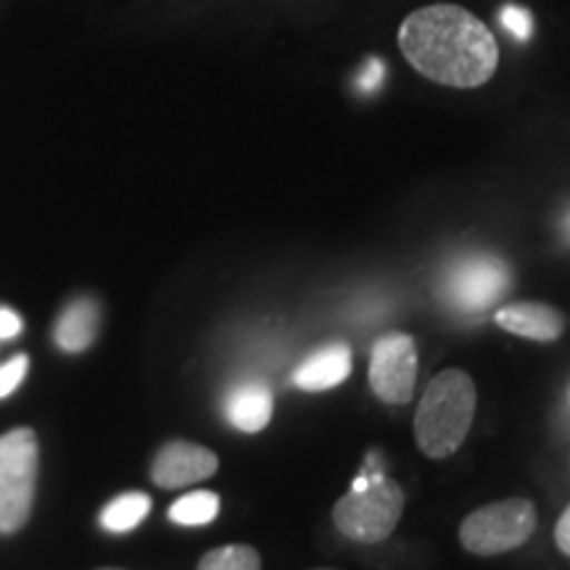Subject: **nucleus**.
I'll use <instances>...</instances> for the list:
<instances>
[{
	"label": "nucleus",
	"mask_w": 570,
	"mask_h": 570,
	"mask_svg": "<svg viewBox=\"0 0 570 570\" xmlns=\"http://www.w3.org/2000/svg\"><path fill=\"white\" fill-rule=\"evenodd\" d=\"M148 512H151V497L142 491H125L101 510V525L111 533H127L138 529Z\"/></svg>",
	"instance_id": "nucleus-13"
},
{
	"label": "nucleus",
	"mask_w": 570,
	"mask_h": 570,
	"mask_svg": "<svg viewBox=\"0 0 570 570\" xmlns=\"http://www.w3.org/2000/svg\"><path fill=\"white\" fill-rule=\"evenodd\" d=\"M554 541H558L560 552H566L570 558V508L562 512L558 525H554Z\"/></svg>",
	"instance_id": "nucleus-20"
},
{
	"label": "nucleus",
	"mask_w": 570,
	"mask_h": 570,
	"mask_svg": "<svg viewBox=\"0 0 570 570\" xmlns=\"http://www.w3.org/2000/svg\"><path fill=\"white\" fill-rule=\"evenodd\" d=\"M537 531V508L531 499L512 497L487 504L462 520L460 541L470 554L491 558V554L512 552L523 547Z\"/></svg>",
	"instance_id": "nucleus-5"
},
{
	"label": "nucleus",
	"mask_w": 570,
	"mask_h": 570,
	"mask_svg": "<svg viewBox=\"0 0 570 570\" xmlns=\"http://www.w3.org/2000/svg\"><path fill=\"white\" fill-rule=\"evenodd\" d=\"M494 320L502 331L515 333L520 338L541 341V344L558 341L562 336V331H566V317H562L554 306L539 302L508 304L497 312Z\"/></svg>",
	"instance_id": "nucleus-9"
},
{
	"label": "nucleus",
	"mask_w": 570,
	"mask_h": 570,
	"mask_svg": "<svg viewBox=\"0 0 570 570\" xmlns=\"http://www.w3.org/2000/svg\"><path fill=\"white\" fill-rule=\"evenodd\" d=\"M510 267L502 259L491 254H470L446 269L444 296L454 309L473 315L487 312L510 288Z\"/></svg>",
	"instance_id": "nucleus-6"
},
{
	"label": "nucleus",
	"mask_w": 570,
	"mask_h": 570,
	"mask_svg": "<svg viewBox=\"0 0 570 570\" xmlns=\"http://www.w3.org/2000/svg\"><path fill=\"white\" fill-rule=\"evenodd\" d=\"M352 373V352L346 344H331L306 356L294 373V386L302 391H331Z\"/></svg>",
	"instance_id": "nucleus-11"
},
{
	"label": "nucleus",
	"mask_w": 570,
	"mask_h": 570,
	"mask_svg": "<svg viewBox=\"0 0 570 570\" xmlns=\"http://www.w3.org/2000/svg\"><path fill=\"white\" fill-rule=\"evenodd\" d=\"M98 327H101V306L96 304V298H75L56 323V344L63 352L80 354L92 346Z\"/></svg>",
	"instance_id": "nucleus-12"
},
{
	"label": "nucleus",
	"mask_w": 570,
	"mask_h": 570,
	"mask_svg": "<svg viewBox=\"0 0 570 570\" xmlns=\"http://www.w3.org/2000/svg\"><path fill=\"white\" fill-rule=\"evenodd\" d=\"M399 48L412 69L449 88H481L499 63V46L489 27L454 3L412 11L399 27Z\"/></svg>",
	"instance_id": "nucleus-1"
},
{
	"label": "nucleus",
	"mask_w": 570,
	"mask_h": 570,
	"mask_svg": "<svg viewBox=\"0 0 570 570\" xmlns=\"http://www.w3.org/2000/svg\"><path fill=\"white\" fill-rule=\"evenodd\" d=\"M562 230H566V235L570 238V212L566 214V223H562Z\"/></svg>",
	"instance_id": "nucleus-21"
},
{
	"label": "nucleus",
	"mask_w": 570,
	"mask_h": 570,
	"mask_svg": "<svg viewBox=\"0 0 570 570\" xmlns=\"http://www.w3.org/2000/svg\"><path fill=\"white\" fill-rule=\"evenodd\" d=\"M219 515V497L214 491H190L169 508V520L177 525H206Z\"/></svg>",
	"instance_id": "nucleus-14"
},
{
	"label": "nucleus",
	"mask_w": 570,
	"mask_h": 570,
	"mask_svg": "<svg viewBox=\"0 0 570 570\" xmlns=\"http://www.w3.org/2000/svg\"><path fill=\"white\" fill-rule=\"evenodd\" d=\"M27 370H30V356L27 354L13 356V360H9L3 367H0V399L13 394V391L21 386Z\"/></svg>",
	"instance_id": "nucleus-17"
},
{
	"label": "nucleus",
	"mask_w": 570,
	"mask_h": 570,
	"mask_svg": "<svg viewBox=\"0 0 570 570\" xmlns=\"http://www.w3.org/2000/svg\"><path fill=\"white\" fill-rule=\"evenodd\" d=\"M404 512V491L381 470H370L365 489H352L333 508V523L346 539L377 544L394 533Z\"/></svg>",
	"instance_id": "nucleus-3"
},
{
	"label": "nucleus",
	"mask_w": 570,
	"mask_h": 570,
	"mask_svg": "<svg viewBox=\"0 0 570 570\" xmlns=\"http://www.w3.org/2000/svg\"><path fill=\"white\" fill-rule=\"evenodd\" d=\"M475 417V383L465 370H444L428 383L415 412L420 452L433 460L454 454L468 439Z\"/></svg>",
	"instance_id": "nucleus-2"
},
{
	"label": "nucleus",
	"mask_w": 570,
	"mask_h": 570,
	"mask_svg": "<svg viewBox=\"0 0 570 570\" xmlns=\"http://www.w3.org/2000/svg\"><path fill=\"white\" fill-rule=\"evenodd\" d=\"M383 77H386V69H383V63L377 59H370L365 63V71H362V77H360V88L365 92H373V90L381 88Z\"/></svg>",
	"instance_id": "nucleus-18"
},
{
	"label": "nucleus",
	"mask_w": 570,
	"mask_h": 570,
	"mask_svg": "<svg viewBox=\"0 0 570 570\" xmlns=\"http://www.w3.org/2000/svg\"><path fill=\"white\" fill-rule=\"evenodd\" d=\"M106 570H111V568H106Z\"/></svg>",
	"instance_id": "nucleus-22"
},
{
	"label": "nucleus",
	"mask_w": 570,
	"mask_h": 570,
	"mask_svg": "<svg viewBox=\"0 0 570 570\" xmlns=\"http://www.w3.org/2000/svg\"><path fill=\"white\" fill-rule=\"evenodd\" d=\"M219 460L212 449L194 441H169L151 462V479L161 489L194 487L217 473Z\"/></svg>",
	"instance_id": "nucleus-8"
},
{
	"label": "nucleus",
	"mask_w": 570,
	"mask_h": 570,
	"mask_svg": "<svg viewBox=\"0 0 570 570\" xmlns=\"http://www.w3.org/2000/svg\"><path fill=\"white\" fill-rule=\"evenodd\" d=\"M21 331H24V323H21V317L17 315V312L0 306V338H13V336H19Z\"/></svg>",
	"instance_id": "nucleus-19"
},
{
	"label": "nucleus",
	"mask_w": 570,
	"mask_h": 570,
	"mask_svg": "<svg viewBox=\"0 0 570 570\" xmlns=\"http://www.w3.org/2000/svg\"><path fill=\"white\" fill-rule=\"evenodd\" d=\"M275 399L262 381H246L230 389L225 396V415L233 428L244 433L265 431L269 420H273Z\"/></svg>",
	"instance_id": "nucleus-10"
},
{
	"label": "nucleus",
	"mask_w": 570,
	"mask_h": 570,
	"mask_svg": "<svg viewBox=\"0 0 570 570\" xmlns=\"http://www.w3.org/2000/svg\"><path fill=\"white\" fill-rule=\"evenodd\" d=\"M417 383V346L407 333H389L370 354V386L386 404H407Z\"/></svg>",
	"instance_id": "nucleus-7"
},
{
	"label": "nucleus",
	"mask_w": 570,
	"mask_h": 570,
	"mask_svg": "<svg viewBox=\"0 0 570 570\" xmlns=\"http://www.w3.org/2000/svg\"><path fill=\"white\" fill-rule=\"evenodd\" d=\"M196 570H262V558L248 544H227L206 552Z\"/></svg>",
	"instance_id": "nucleus-15"
},
{
	"label": "nucleus",
	"mask_w": 570,
	"mask_h": 570,
	"mask_svg": "<svg viewBox=\"0 0 570 570\" xmlns=\"http://www.w3.org/2000/svg\"><path fill=\"white\" fill-rule=\"evenodd\" d=\"M38 436L30 428H13L0 436V533L27 523L38 487Z\"/></svg>",
	"instance_id": "nucleus-4"
},
{
	"label": "nucleus",
	"mask_w": 570,
	"mask_h": 570,
	"mask_svg": "<svg viewBox=\"0 0 570 570\" xmlns=\"http://www.w3.org/2000/svg\"><path fill=\"white\" fill-rule=\"evenodd\" d=\"M499 21H502V27L512 35V38H518L520 42L531 40L533 17L531 11L523 9V6H515V3L502 6V11H499Z\"/></svg>",
	"instance_id": "nucleus-16"
}]
</instances>
